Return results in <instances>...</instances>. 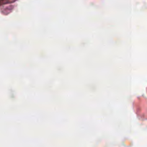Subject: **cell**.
Listing matches in <instances>:
<instances>
[]
</instances>
